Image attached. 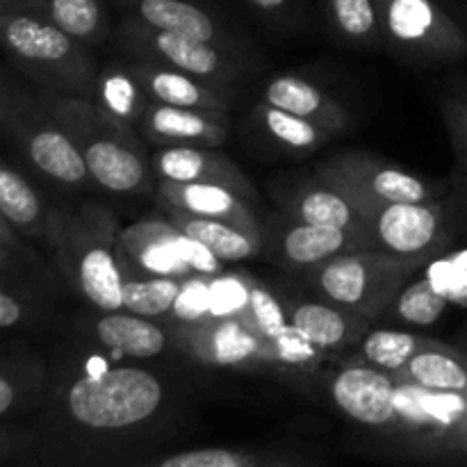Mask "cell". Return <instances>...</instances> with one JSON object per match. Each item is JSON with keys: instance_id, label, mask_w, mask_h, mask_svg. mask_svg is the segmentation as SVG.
Returning <instances> with one entry per match:
<instances>
[{"instance_id": "obj_29", "label": "cell", "mask_w": 467, "mask_h": 467, "mask_svg": "<svg viewBox=\"0 0 467 467\" xmlns=\"http://www.w3.org/2000/svg\"><path fill=\"white\" fill-rule=\"evenodd\" d=\"M251 121L258 126L263 137L272 141L276 149L285 150L290 155H310L317 149L327 146L333 137L337 135L336 130L319 123L308 121L304 117L287 112V109L274 108L269 103L255 105Z\"/></svg>"}, {"instance_id": "obj_27", "label": "cell", "mask_w": 467, "mask_h": 467, "mask_svg": "<svg viewBox=\"0 0 467 467\" xmlns=\"http://www.w3.org/2000/svg\"><path fill=\"white\" fill-rule=\"evenodd\" d=\"M91 100L112 121L137 132H140V123L150 105L149 94L140 85L135 73L130 71L128 62L105 64L103 68H99Z\"/></svg>"}, {"instance_id": "obj_17", "label": "cell", "mask_w": 467, "mask_h": 467, "mask_svg": "<svg viewBox=\"0 0 467 467\" xmlns=\"http://www.w3.org/2000/svg\"><path fill=\"white\" fill-rule=\"evenodd\" d=\"M150 169L158 181L222 185L251 205L258 199L254 182L244 176V171L213 146H160L150 158Z\"/></svg>"}, {"instance_id": "obj_19", "label": "cell", "mask_w": 467, "mask_h": 467, "mask_svg": "<svg viewBox=\"0 0 467 467\" xmlns=\"http://www.w3.org/2000/svg\"><path fill=\"white\" fill-rule=\"evenodd\" d=\"M119 3L128 9L126 14L140 18L146 26L181 32L249 57L233 30H228L222 18L199 0H119Z\"/></svg>"}, {"instance_id": "obj_5", "label": "cell", "mask_w": 467, "mask_h": 467, "mask_svg": "<svg viewBox=\"0 0 467 467\" xmlns=\"http://www.w3.org/2000/svg\"><path fill=\"white\" fill-rule=\"evenodd\" d=\"M422 263L383 251H351L310 272V283L322 299L377 322L397 292L420 272Z\"/></svg>"}, {"instance_id": "obj_33", "label": "cell", "mask_w": 467, "mask_h": 467, "mask_svg": "<svg viewBox=\"0 0 467 467\" xmlns=\"http://www.w3.org/2000/svg\"><path fill=\"white\" fill-rule=\"evenodd\" d=\"M328 26L342 41L358 48L383 44L377 0H322Z\"/></svg>"}, {"instance_id": "obj_24", "label": "cell", "mask_w": 467, "mask_h": 467, "mask_svg": "<svg viewBox=\"0 0 467 467\" xmlns=\"http://www.w3.org/2000/svg\"><path fill=\"white\" fill-rule=\"evenodd\" d=\"M263 103L287 109V112L296 114V117H304L308 121L327 126L336 132H345L354 126L351 112L336 96H331L327 89L315 85V82L292 76V73L274 76L265 85Z\"/></svg>"}, {"instance_id": "obj_20", "label": "cell", "mask_w": 467, "mask_h": 467, "mask_svg": "<svg viewBox=\"0 0 467 467\" xmlns=\"http://www.w3.org/2000/svg\"><path fill=\"white\" fill-rule=\"evenodd\" d=\"M155 196L164 213L176 210V213L219 219V222H228L233 226L246 228V231L263 233V223L249 201H244L228 187L205 185V182L158 181Z\"/></svg>"}, {"instance_id": "obj_7", "label": "cell", "mask_w": 467, "mask_h": 467, "mask_svg": "<svg viewBox=\"0 0 467 467\" xmlns=\"http://www.w3.org/2000/svg\"><path fill=\"white\" fill-rule=\"evenodd\" d=\"M112 36L119 50L130 59L164 64L222 89L233 91V85H237L251 71L244 55H237L210 41L181 35V32L158 30L130 14L121 18V23L112 30Z\"/></svg>"}, {"instance_id": "obj_13", "label": "cell", "mask_w": 467, "mask_h": 467, "mask_svg": "<svg viewBox=\"0 0 467 467\" xmlns=\"http://www.w3.org/2000/svg\"><path fill=\"white\" fill-rule=\"evenodd\" d=\"M397 379V377H395ZM390 436L429 451H451L467 427V392H442L397 379Z\"/></svg>"}, {"instance_id": "obj_46", "label": "cell", "mask_w": 467, "mask_h": 467, "mask_svg": "<svg viewBox=\"0 0 467 467\" xmlns=\"http://www.w3.org/2000/svg\"><path fill=\"white\" fill-rule=\"evenodd\" d=\"M465 360H467V354H465Z\"/></svg>"}, {"instance_id": "obj_3", "label": "cell", "mask_w": 467, "mask_h": 467, "mask_svg": "<svg viewBox=\"0 0 467 467\" xmlns=\"http://www.w3.org/2000/svg\"><path fill=\"white\" fill-rule=\"evenodd\" d=\"M36 96L76 141L94 185L119 196L149 190L155 176L140 132L112 121L85 96L57 94L41 87Z\"/></svg>"}, {"instance_id": "obj_44", "label": "cell", "mask_w": 467, "mask_h": 467, "mask_svg": "<svg viewBox=\"0 0 467 467\" xmlns=\"http://www.w3.org/2000/svg\"><path fill=\"white\" fill-rule=\"evenodd\" d=\"M14 9H23V0H0V14L14 12Z\"/></svg>"}, {"instance_id": "obj_28", "label": "cell", "mask_w": 467, "mask_h": 467, "mask_svg": "<svg viewBox=\"0 0 467 467\" xmlns=\"http://www.w3.org/2000/svg\"><path fill=\"white\" fill-rule=\"evenodd\" d=\"M23 9L39 14L87 46L112 36V21L103 0H23Z\"/></svg>"}, {"instance_id": "obj_36", "label": "cell", "mask_w": 467, "mask_h": 467, "mask_svg": "<svg viewBox=\"0 0 467 467\" xmlns=\"http://www.w3.org/2000/svg\"><path fill=\"white\" fill-rule=\"evenodd\" d=\"M185 278H126L123 283V310L141 317L162 319L176 306Z\"/></svg>"}, {"instance_id": "obj_31", "label": "cell", "mask_w": 467, "mask_h": 467, "mask_svg": "<svg viewBox=\"0 0 467 467\" xmlns=\"http://www.w3.org/2000/svg\"><path fill=\"white\" fill-rule=\"evenodd\" d=\"M48 210L27 178L0 160V213L14 223V228L27 240L46 242Z\"/></svg>"}, {"instance_id": "obj_42", "label": "cell", "mask_w": 467, "mask_h": 467, "mask_svg": "<svg viewBox=\"0 0 467 467\" xmlns=\"http://www.w3.org/2000/svg\"><path fill=\"white\" fill-rule=\"evenodd\" d=\"M26 260L27 258H23L21 254L0 244V276H16Z\"/></svg>"}, {"instance_id": "obj_26", "label": "cell", "mask_w": 467, "mask_h": 467, "mask_svg": "<svg viewBox=\"0 0 467 467\" xmlns=\"http://www.w3.org/2000/svg\"><path fill=\"white\" fill-rule=\"evenodd\" d=\"M164 217L178 231L199 242L213 255H217L222 263H242V260L255 258V255L263 254V233L246 231V228L233 226V223L219 222V219L176 213V210L164 213Z\"/></svg>"}, {"instance_id": "obj_9", "label": "cell", "mask_w": 467, "mask_h": 467, "mask_svg": "<svg viewBox=\"0 0 467 467\" xmlns=\"http://www.w3.org/2000/svg\"><path fill=\"white\" fill-rule=\"evenodd\" d=\"M117 255L123 278H187L194 272H222V260L178 231L169 219L119 228Z\"/></svg>"}, {"instance_id": "obj_40", "label": "cell", "mask_w": 467, "mask_h": 467, "mask_svg": "<svg viewBox=\"0 0 467 467\" xmlns=\"http://www.w3.org/2000/svg\"><path fill=\"white\" fill-rule=\"evenodd\" d=\"M246 3L265 18H290L301 0H246Z\"/></svg>"}, {"instance_id": "obj_8", "label": "cell", "mask_w": 467, "mask_h": 467, "mask_svg": "<svg viewBox=\"0 0 467 467\" xmlns=\"http://www.w3.org/2000/svg\"><path fill=\"white\" fill-rule=\"evenodd\" d=\"M383 44L418 67L459 62L467 55L463 27L436 0H377Z\"/></svg>"}, {"instance_id": "obj_39", "label": "cell", "mask_w": 467, "mask_h": 467, "mask_svg": "<svg viewBox=\"0 0 467 467\" xmlns=\"http://www.w3.org/2000/svg\"><path fill=\"white\" fill-rule=\"evenodd\" d=\"M27 451H35V433L0 424V463L21 459Z\"/></svg>"}, {"instance_id": "obj_32", "label": "cell", "mask_w": 467, "mask_h": 467, "mask_svg": "<svg viewBox=\"0 0 467 467\" xmlns=\"http://www.w3.org/2000/svg\"><path fill=\"white\" fill-rule=\"evenodd\" d=\"M153 467H292L306 465L304 456L281 454L272 450H240V447H201L173 451L169 456L144 461Z\"/></svg>"}, {"instance_id": "obj_38", "label": "cell", "mask_w": 467, "mask_h": 467, "mask_svg": "<svg viewBox=\"0 0 467 467\" xmlns=\"http://www.w3.org/2000/svg\"><path fill=\"white\" fill-rule=\"evenodd\" d=\"M442 119H445L447 132L451 137L459 164L463 171H467V100L461 99H445L441 105Z\"/></svg>"}, {"instance_id": "obj_14", "label": "cell", "mask_w": 467, "mask_h": 467, "mask_svg": "<svg viewBox=\"0 0 467 467\" xmlns=\"http://www.w3.org/2000/svg\"><path fill=\"white\" fill-rule=\"evenodd\" d=\"M374 249L368 233L299 222L281 210L263 223V255L295 274H310L319 265L351 251Z\"/></svg>"}, {"instance_id": "obj_2", "label": "cell", "mask_w": 467, "mask_h": 467, "mask_svg": "<svg viewBox=\"0 0 467 467\" xmlns=\"http://www.w3.org/2000/svg\"><path fill=\"white\" fill-rule=\"evenodd\" d=\"M119 222L100 203L50 208L46 244L67 285L94 310H123Z\"/></svg>"}, {"instance_id": "obj_23", "label": "cell", "mask_w": 467, "mask_h": 467, "mask_svg": "<svg viewBox=\"0 0 467 467\" xmlns=\"http://www.w3.org/2000/svg\"><path fill=\"white\" fill-rule=\"evenodd\" d=\"M287 306L290 324L324 354L342 351L358 345L360 337L372 327L368 317L331 301H292Z\"/></svg>"}, {"instance_id": "obj_37", "label": "cell", "mask_w": 467, "mask_h": 467, "mask_svg": "<svg viewBox=\"0 0 467 467\" xmlns=\"http://www.w3.org/2000/svg\"><path fill=\"white\" fill-rule=\"evenodd\" d=\"M48 306L26 285L14 283V276H0V331L41 327Z\"/></svg>"}, {"instance_id": "obj_15", "label": "cell", "mask_w": 467, "mask_h": 467, "mask_svg": "<svg viewBox=\"0 0 467 467\" xmlns=\"http://www.w3.org/2000/svg\"><path fill=\"white\" fill-rule=\"evenodd\" d=\"M331 401L345 418L390 436L397 420V379L368 363H349L328 383Z\"/></svg>"}, {"instance_id": "obj_11", "label": "cell", "mask_w": 467, "mask_h": 467, "mask_svg": "<svg viewBox=\"0 0 467 467\" xmlns=\"http://www.w3.org/2000/svg\"><path fill=\"white\" fill-rule=\"evenodd\" d=\"M360 214L374 249L422 265L441 255L456 231L445 199L429 203H369L360 208Z\"/></svg>"}, {"instance_id": "obj_45", "label": "cell", "mask_w": 467, "mask_h": 467, "mask_svg": "<svg viewBox=\"0 0 467 467\" xmlns=\"http://www.w3.org/2000/svg\"><path fill=\"white\" fill-rule=\"evenodd\" d=\"M456 451H461V454L467 456V427L463 429V433H461L459 445H456Z\"/></svg>"}, {"instance_id": "obj_12", "label": "cell", "mask_w": 467, "mask_h": 467, "mask_svg": "<svg viewBox=\"0 0 467 467\" xmlns=\"http://www.w3.org/2000/svg\"><path fill=\"white\" fill-rule=\"evenodd\" d=\"M169 327L173 345L199 363L228 369L276 368L265 337L237 310Z\"/></svg>"}, {"instance_id": "obj_41", "label": "cell", "mask_w": 467, "mask_h": 467, "mask_svg": "<svg viewBox=\"0 0 467 467\" xmlns=\"http://www.w3.org/2000/svg\"><path fill=\"white\" fill-rule=\"evenodd\" d=\"M26 240L27 237L21 235V233L14 228V223L9 222L3 213H0V244L7 246V249H12V251H16V254H21L23 258L30 260L32 251H30V246L26 244Z\"/></svg>"}, {"instance_id": "obj_6", "label": "cell", "mask_w": 467, "mask_h": 467, "mask_svg": "<svg viewBox=\"0 0 467 467\" xmlns=\"http://www.w3.org/2000/svg\"><path fill=\"white\" fill-rule=\"evenodd\" d=\"M32 171L62 190H87L91 185L89 169L62 123L50 114L39 96L12 87L3 128Z\"/></svg>"}, {"instance_id": "obj_10", "label": "cell", "mask_w": 467, "mask_h": 467, "mask_svg": "<svg viewBox=\"0 0 467 467\" xmlns=\"http://www.w3.org/2000/svg\"><path fill=\"white\" fill-rule=\"evenodd\" d=\"M315 173L345 192L358 210L369 203H429L445 199L441 185L363 150H340L315 164Z\"/></svg>"}, {"instance_id": "obj_16", "label": "cell", "mask_w": 467, "mask_h": 467, "mask_svg": "<svg viewBox=\"0 0 467 467\" xmlns=\"http://www.w3.org/2000/svg\"><path fill=\"white\" fill-rule=\"evenodd\" d=\"M80 331L94 349L128 360H150L173 342L169 324L128 310H96L80 324Z\"/></svg>"}, {"instance_id": "obj_4", "label": "cell", "mask_w": 467, "mask_h": 467, "mask_svg": "<svg viewBox=\"0 0 467 467\" xmlns=\"http://www.w3.org/2000/svg\"><path fill=\"white\" fill-rule=\"evenodd\" d=\"M0 48L41 89L91 99L99 67L89 46L39 14L14 9L0 14Z\"/></svg>"}, {"instance_id": "obj_30", "label": "cell", "mask_w": 467, "mask_h": 467, "mask_svg": "<svg viewBox=\"0 0 467 467\" xmlns=\"http://www.w3.org/2000/svg\"><path fill=\"white\" fill-rule=\"evenodd\" d=\"M395 377L429 390L467 392V360L461 351L431 340Z\"/></svg>"}, {"instance_id": "obj_1", "label": "cell", "mask_w": 467, "mask_h": 467, "mask_svg": "<svg viewBox=\"0 0 467 467\" xmlns=\"http://www.w3.org/2000/svg\"><path fill=\"white\" fill-rule=\"evenodd\" d=\"M178 395L140 365L50 374L35 450L57 463H87L160 438L176 418Z\"/></svg>"}, {"instance_id": "obj_34", "label": "cell", "mask_w": 467, "mask_h": 467, "mask_svg": "<svg viewBox=\"0 0 467 467\" xmlns=\"http://www.w3.org/2000/svg\"><path fill=\"white\" fill-rule=\"evenodd\" d=\"M431 340L433 337L404 331V328H377V331H368L360 337L358 354L363 363L374 365L383 372L397 374Z\"/></svg>"}, {"instance_id": "obj_18", "label": "cell", "mask_w": 467, "mask_h": 467, "mask_svg": "<svg viewBox=\"0 0 467 467\" xmlns=\"http://www.w3.org/2000/svg\"><path fill=\"white\" fill-rule=\"evenodd\" d=\"M231 132V112L178 108L150 100L140 135L155 146H222Z\"/></svg>"}, {"instance_id": "obj_22", "label": "cell", "mask_w": 467, "mask_h": 467, "mask_svg": "<svg viewBox=\"0 0 467 467\" xmlns=\"http://www.w3.org/2000/svg\"><path fill=\"white\" fill-rule=\"evenodd\" d=\"M128 67L155 103L178 105V108L223 109V112H231L233 103H235L231 89L210 85V82L199 80L178 68L149 62V59H128Z\"/></svg>"}, {"instance_id": "obj_43", "label": "cell", "mask_w": 467, "mask_h": 467, "mask_svg": "<svg viewBox=\"0 0 467 467\" xmlns=\"http://www.w3.org/2000/svg\"><path fill=\"white\" fill-rule=\"evenodd\" d=\"M9 99H12V87H7V85H3V82H0V128H3L5 114H7Z\"/></svg>"}, {"instance_id": "obj_25", "label": "cell", "mask_w": 467, "mask_h": 467, "mask_svg": "<svg viewBox=\"0 0 467 467\" xmlns=\"http://www.w3.org/2000/svg\"><path fill=\"white\" fill-rule=\"evenodd\" d=\"M50 369L30 351H0V422L23 418L44 406Z\"/></svg>"}, {"instance_id": "obj_21", "label": "cell", "mask_w": 467, "mask_h": 467, "mask_svg": "<svg viewBox=\"0 0 467 467\" xmlns=\"http://www.w3.org/2000/svg\"><path fill=\"white\" fill-rule=\"evenodd\" d=\"M276 199L283 213L299 219V222L327 228H345V231L368 233L369 235L368 223H365L358 205L345 192L328 185L317 176H315V181H299L285 185L283 190H278Z\"/></svg>"}, {"instance_id": "obj_35", "label": "cell", "mask_w": 467, "mask_h": 467, "mask_svg": "<svg viewBox=\"0 0 467 467\" xmlns=\"http://www.w3.org/2000/svg\"><path fill=\"white\" fill-rule=\"evenodd\" d=\"M447 304L450 296L436 287L431 278L424 276L406 283L383 313L409 327H431L442 317Z\"/></svg>"}]
</instances>
